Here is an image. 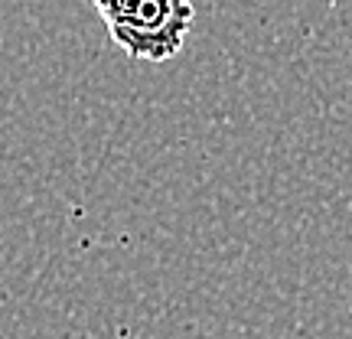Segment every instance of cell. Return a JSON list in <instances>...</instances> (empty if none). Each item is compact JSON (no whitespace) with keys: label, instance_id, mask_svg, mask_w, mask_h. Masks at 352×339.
<instances>
[{"label":"cell","instance_id":"6da1fadb","mask_svg":"<svg viewBox=\"0 0 352 339\" xmlns=\"http://www.w3.org/2000/svg\"><path fill=\"white\" fill-rule=\"evenodd\" d=\"M111 39L134 59H173L192 23L189 0H121L104 13Z\"/></svg>","mask_w":352,"mask_h":339},{"label":"cell","instance_id":"7a4b0ae2","mask_svg":"<svg viewBox=\"0 0 352 339\" xmlns=\"http://www.w3.org/2000/svg\"><path fill=\"white\" fill-rule=\"evenodd\" d=\"M114 3H121V0H95V7H98V13H101V17H104V13L111 10Z\"/></svg>","mask_w":352,"mask_h":339}]
</instances>
